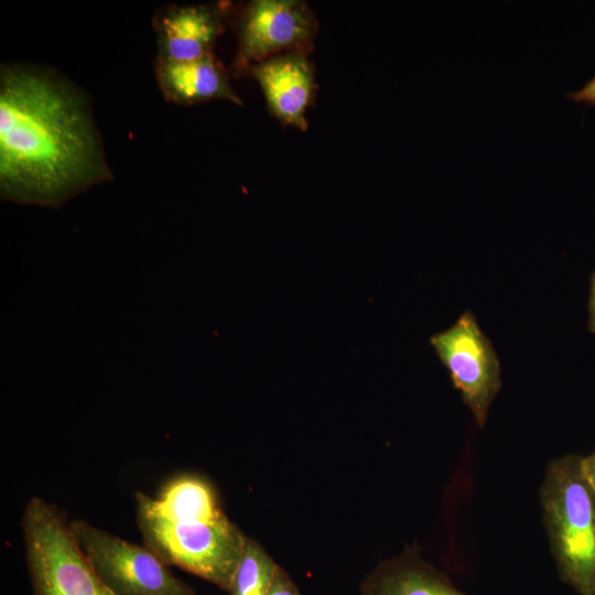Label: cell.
Wrapping results in <instances>:
<instances>
[{
  "label": "cell",
  "mask_w": 595,
  "mask_h": 595,
  "mask_svg": "<svg viewBox=\"0 0 595 595\" xmlns=\"http://www.w3.org/2000/svg\"><path fill=\"white\" fill-rule=\"evenodd\" d=\"M111 177L93 106L84 90L48 66L2 65V197L56 206Z\"/></svg>",
  "instance_id": "1"
},
{
  "label": "cell",
  "mask_w": 595,
  "mask_h": 595,
  "mask_svg": "<svg viewBox=\"0 0 595 595\" xmlns=\"http://www.w3.org/2000/svg\"><path fill=\"white\" fill-rule=\"evenodd\" d=\"M136 521L143 544L169 566L229 592L247 536L227 517L207 477L177 474L154 498L137 491Z\"/></svg>",
  "instance_id": "2"
},
{
  "label": "cell",
  "mask_w": 595,
  "mask_h": 595,
  "mask_svg": "<svg viewBox=\"0 0 595 595\" xmlns=\"http://www.w3.org/2000/svg\"><path fill=\"white\" fill-rule=\"evenodd\" d=\"M540 502L561 580L578 595H595V490L582 456L566 454L548 463Z\"/></svg>",
  "instance_id": "3"
},
{
  "label": "cell",
  "mask_w": 595,
  "mask_h": 595,
  "mask_svg": "<svg viewBox=\"0 0 595 595\" xmlns=\"http://www.w3.org/2000/svg\"><path fill=\"white\" fill-rule=\"evenodd\" d=\"M21 528L33 595H113L54 505L32 497L23 510Z\"/></svg>",
  "instance_id": "4"
},
{
  "label": "cell",
  "mask_w": 595,
  "mask_h": 595,
  "mask_svg": "<svg viewBox=\"0 0 595 595\" xmlns=\"http://www.w3.org/2000/svg\"><path fill=\"white\" fill-rule=\"evenodd\" d=\"M68 526L95 573L113 595H196L144 544L123 540L80 519Z\"/></svg>",
  "instance_id": "5"
},
{
  "label": "cell",
  "mask_w": 595,
  "mask_h": 595,
  "mask_svg": "<svg viewBox=\"0 0 595 595\" xmlns=\"http://www.w3.org/2000/svg\"><path fill=\"white\" fill-rule=\"evenodd\" d=\"M238 45L231 71L246 75L248 68L269 57L309 53L317 33V21L300 0H253L232 6L230 22Z\"/></svg>",
  "instance_id": "6"
},
{
  "label": "cell",
  "mask_w": 595,
  "mask_h": 595,
  "mask_svg": "<svg viewBox=\"0 0 595 595\" xmlns=\"http://www.w3.org/2000/svg\"><path fill=\"white\" fill-rule=\"evenodd\" d=\"M430 344L477 425L484 428L489 407L501 388V368L476 316L465 311L450 328L431 336Z\"/></svg>",
  "instance_id": "7"
},
{
  "label": "cell",
  "mask_w": 595,
  "mask_h": 595,
  "mask_svg": "<svg viewBox=\"0 0 595 595\" xmlns=\"http://www.w3.org/2000/svg\"><path fill=\"white\" fill-rule=\"evenodd\" d=\"M234 4H171L156 12V60L185 62L214 54Z\"/></svg>",
  "instance_id": "8"
},
{
  "label": "cell",
  "mask_w": 595,
  "mask_h": 595,
  "mask_svg": "<svg viewBox=\"0 0 595 595\" xmlns=\"http://www.w3.org/2000/svg\"><path fill=\"white\" fill-rule=\"evenodd\" d=\"M264 95L269 111L283 125L307 129L305 112L315 89L313 64L303 52H290L251 65L247 73Z\"/></svg>",
  "instance_id": "9"
},
{
  "label": "cell",
  "mask_w": 595,
  "mask_h": 595,
  "mask_svg": "<svg viewBox=\"0 0 595 595\" xmlns=\"http://www.w3.org/2000/svg\"><path fill=\"white\" fill-rule=\"evenodd\" d=\"M154 74L162 96L169 102L193 106L210 100H227L242 105L231 88L228 71L215 54L185 62L155 58Z\"/></svg>",
  "instance_id": "10"
},
{
  "label": "cell",
  "mask_w": 595,
  "mask_h": 595,
  "mask_svg": "<svg viewBox=\"0 0 595 595\" xmlns=\"http://www.w3.org/2000/svg\"><path fill=\"white\" fill-rule=\"evenodd\" d=\"M360 591L361 595H465L411 547L378 564L364 578Z\"/></svg>",
  "instance_id": "11"
},
{
  "label": "cell",
  "mask_w": 595,
  "mask_h": 595,
  "mask_svg": "<svg viewBox=\"0 0 595 595\" xmlns=\"http://www.w3.org/2000/svg\"><path fill=\"white\" fill-rule=\"evenodd\" d=\"M279 567L258 541L247 537L230 595H268Z\"/></svg>",
  "instance_id": "12"
},
{
  "label": "cell",
  "mask_w": 595,
  "mask_h": 595,
  "mask_svg": "<svg viewBox=\"0 0 595 595\" xmlns=\"http://www.w3.org/2000/svg\"><path fill=\"white\" fill-rule=\"evenodd\" d=\"M268 595H301L289 574L280 566Z\"/></svg>",
  "instance_id": "13"
},
{
  "label": "cell",
  "mask_w": 595,
  "mask_h": 595,
  "mask_svg": "<svg viewBox=\"0 0 595 595\" xmlns=\"http://www.w3.org/2000/svg\"><path fill=\"white\" fill-rule=\"evenodd\" d=\"M576 102H584L587 106H595V76L581 89L567 95Z\"/></svg>",
  "instance_id": "14"
},
{
  "label": "cell",
  "mask_w": 595,
  "mask_h": 595,
  "mask_svg": "<svg viewBox=\"0 0 595 595\" xmlns=\"http://www.w3.org/2000/svg\"><path fill=\"white\" fill-rule=\"evenodd\" d=\"M588 296V331L595 333V271L592 273Z\"/></svg>",
  "instance_id": "15"
},
{
  "label": "cell",
  "mask_w": 595,
  "mask_h": 595,
  "mask_svg": "<svg viewBox=\"0 0 595 595\" xmlns=\"http://www.w3.org/2000/svg\"><path fill=\"white\" fill-rule=\"evenodd\" d=\"M582 468L587 482L595 490V452L588 456H582Z\"/></svg>",
  "instance_id": "16"
}]
</instances>
